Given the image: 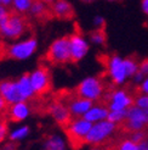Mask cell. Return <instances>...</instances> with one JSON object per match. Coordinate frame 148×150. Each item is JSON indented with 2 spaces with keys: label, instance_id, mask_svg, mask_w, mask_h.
Listing matches in <instances>:
<instances>
[{
  "label": "cell",
  "instance_id": "cell-1",
  "mask_svg": "<svg viewBox=\"0 0 148 150\" xmlns=\"http://www.w3.org/2000/svg\"><path fill=\"white\" fill-rule=\"evenodd\" d=\"M31 28L32 23L28 15L11 9L0 23V35L9 39H18L26 32L31 31Z\"/></svg>",
  "mask_w": 148,
  "mask_h": 150
},
{
  "label": "cell",
  "instance_id": "cell-2",
  "mask_svg": "<svg viewBox=\"0 0 148 150\" xmlns=\"http://www.w3.org/2000/svg\"><path fill=\"white\" fill-rule=\"evenodd\" d=\"M44 61L51 66H66L72 64L71 60V49H69V34L57 38L51 43L47 51L43 56Z\"/></svg>",
  "mask_w": 148,
  "mask_h": 150
},
{
  "label": "cell",
  "instance_id": "cell-3",
  "mask_svg": "<svg viewBox=\"0 0 148 150\" xmlns=\"http://www.w3.org/2000/svg\"><path fill=\"white\" fill-rule=\"evenodd\" d=\"M92 127V122L84 117H74L73 121L63 128V132L68 138L69 146L73 150H79L86 144V136Z\"/></svg>",
  "mask_w": 148,
  "mask_h": 150
},
{
  "label": "cell",
  "instance_id": "cell-4",
  "mask_svg": "<svg viewBox=\"0 0 148 150\" xmlns=\"http://www.w3.org/2000/svg\"><path fill=\"white\" fill-rule=\"evenodd\" d=\"M108 88V86L105 83V81L100 77H89L85 78L83 82L73 89V92L75 93V95L80 96V98L84 99H89L95 101H98L103 93L106 92V89Z\"/></svg>",
  "mask_w": 148,
  "mask_h": 150
},
{
  "label": "cell",
  "instance_id": "cell-5",
  "mask_svg": "<svg viewBox=\"0 0 148 150\" xmlns=\"http://www.w3.org/2000/svg\"><path fill=\"white\" fill-rule=\"evenodd\" d=\"M31 83L34 91V95L44 98L52 91V76L46 64L41 62L31 73Z\"/></svg>",
  "mask_w": 148,
  "mask_h": 150
},
{
  "label": "cell",
  "instance_id": "cell-6",
  "mask_svg": "<svg viewBox=\"0 0 148 150\" xmlns=\"http://www.w3.org/2000/svg\"><path fill=\"white\" fill-rule=\"evenodd\" d=\"M98 59L103 67L106 69V72L109 76L112 84L113 86L121 84L125 81V78L128 77L124 66V60L115 54H105L101 55Z\"/></svg>",
  "mask_w": 148,
  "mask_h": 150
},
{
  "label": "cell",
  "instance_id": "cell-7",
  "mask_svg": "<svg viewBox=\"0 0 148 150\" xmlns=\"http://www.w3.org/2000/svg\"><path fill=\"white\" fill-rule=\"evenodd\" d=\"M117 129V125L110 121H100L92 125L90 132L86 136V144L92 145H106L108 142L107 138Z\"/></svg>",
  "mask_w": 148,
  "mask_h": 150
},
{
  "label": "cell",
  "instance_id": "cell-8",
  "mask_svg": "<svg viewBox=\"0 0 148 150\" xmlns=\"http://www.w3.org/2000/svg\"><path fill=\"white\" fill-rule=\"evenodd\" d=\"M38 47V42L34 37L28 38L24 42L12 44V45L5 47V60L12 59V60H24L34 54Z\"/></svg>",
  "mask_w": 148,
  "mask_h": 150
},
{
  "label": "cell",
  "instance_id": "cell-9",
  "mask_svg": "<svg viewBox=\"0 0 148 150\" xmlns=\"http://www.w3.org/2000/svg\"><path fill=\"white\" fill-rule=\"evenodd\" d=\"M69 49H71V60L72 64H77L83 59L89 51V45L81 33L78 25L72 34H69Z\"/></svg>",
  "mask_w": 148,
  "mask_h": 150
},
{
  "label": "cell",
  "instance_id": "cell-10",
  "mask_svg": "<svg viewBox=\"0 0 148 150\" xmlns=\"http://www.w3.org/2000/svg\"><path fill=\"white\" fill-rule=\"evenodd\" d=\"M47 114L52 116V118L57 122V125L61 128H66L72 121H73V116L71 114L69 109L66 106V104L60 101L58 99L54 98L49 101L47 105Z\"/></svg>",
  "mask_w": 148,
  "mask_h": 150
},
{
  "label": "cell",
  "instance_id": "cell-11",
  "mask_svg": "<svg viewBox=\"0 0 148 150\" xmlns=\"http://www.w3.org/2000/svg\"><path fill=\"white\" fill-rule=\"evenodd\" d=\"M49 6L54 18L61 21H72L75 17V10L67 0H54V3H51Z\"/></svg>",
  "mask_w": 148,
  "mask_h": 150
},
{
  "label": "cell",
  "instance_id": "cell-12",
  "mask_svg": "<svg viewBox=\"0 0 148 150\" xmlns=\"http://www.w3.org/2000/svg\"><path fill=\"white\" fill-rule=\"evenodd\" d=\"M0 94L4 98L7 105H12L20 101H24L22 95L18 91L17 82H13L10 79L0 81Z\"/></svg>",
  "mask_w": 148,
  "mask_h": 150
},
{
  "label": "cell",
  "instance_id": "cell-13",
  "mask_svg": "<svg viewBox=\"0 0 148 150\" xmlns=\"http://www.w3.org/2000/svg\"><path fill=\"white\" fill-rule=\"evenodd\" d=\"M29 15H31L32 17H34L36 21L41 22V23L47 22L50 20H54V16L50 10V6L44 1H41V0H34L31 6V10H29Z\"/></svg>",
  "mask_w": 148,
  "mask_h": 150
},
{
  "label": "cell",
  "instance_id": "cell-14",
  "mask_svg": "<svg viewBox=\"0 0 148 150\" xmlns=\"http://www.w3.org/2000/svg\"><path fill=\"white\" fill-rule=\"evenodd\" d=\"M29 106L27 101H20L16 104H12L7 109V121L11 122H21L28 116Z\"/></svg>",
  "mask_w": 148,
  "mask_h": 150
},
{
  "label": "cell",
  "instance_id": "cell-15",
  "mask_svg": "<svg viewBox=\"0 0 148 150\" xmlns=\"http://www.w3.org/2000/svg\"><path fill=\"white\" fill-rule=\"evenodd\" d=\"M17 86H18V91L22 95L24 101L32 100L34 98V91L31 83V73H23L17 81Z\"/></svg>",
  "mask_w": 148,
  "mask_h": 150
},
{
  "label": "cell",
  "instance_id": "cell-16",
  "mask_svg": "<svg viewBox=\"0 0 148 150\" xmlns=\"http://www.w3.org/2000/svg\"><path fill=\"white\" fill-rule=\"evenodd\" d=\"M108 114H109V109L105 106L103 104L98 103L97 105H94L83 117L90 122H100V121H103L105 118H107Z\"/></svg>",
  "mask_w": 148,
  "mask_h": 150
},
{
  "label": "cell",
  "instance_id": "cell-17",
  "mask_svg": "<svg viewBox=\"0 0 148 150\" xmlns=\"http://www.w3.org/2000/svg\"><path fill=\"white\" fill-rule=\"evenodd\" d=\"M44 150H64V144L60 137L47 136V137H45Z\"/></svg>",
  "mask_w": 148,
  "mask_h": 150
},
{
  "label": "cell",
  "instance_id": "cell-18",
  "mask_svg": "<svg viewBox=\"0 0 148 150\" xmlns=\"http://www.w3.org/2000/svg\"><path fill=\"white\" fill-rule=\"evenodd\" d=\"M90 39L98 45H106L107 43V33L106 28H95L90 32Z\"/></svg>",
  "mask_w": 148,
  "mask_h": 150
},
{
  "label": "cell",
  "instance_id": "cell-19",
  "mask_svg": "<svg viewBox=\"0 0 148 150\" xmlns=\"http://www.w3.org/2000/svg\"><path fill=\"white\" fill-rule=\"evenodd\" d=\"M34 0H12V9L21 13H29Z\"/></svg>",
  "mask_w": 148,
  "mask_h": 150
},
{
  "label": "cell",
  "instance_id": "cell-20",
  "mask_svg": "<svg viewBox=\"0 0 148 150\" xmlns=\"http://www.w3.org/2000/svg\"><path fill=\"white\" fill-rule=\"evenodd\" d=\"M124 66H125V71H126L128 77H131V76H135V73L138 71L140 64L136 61V59L130 56L124 59Z\"/></svg>",
  "mask_w": 148,
  "mask_h": 150
},
{
  "label": "cell",
  "instance_id": "cell-21",
  "mask_svg": "<svg viewBox=\"0 0 148 150\" xmlns=\"http://www.w3.org/2000/svg\"><path fill=\"white\" fill-rule=\"evenodd\" d=\"M126 112H128V110H113V111H109L107 120L117 125V123L121 122L126 117Z\"/></svg>",
  "mask_w": 148,
  "mask_h": 150
},
{
  "label": "cell",
  "instance_id": "cell-22",
  "mask_svg": "<svg viewBox=\"0 0 148 150\" xmlns=\"http://www.w3.org/2000/svg\"><path fill=\"white\" fill-rule=\"evenodd\" d=\"M135 105L143 110H148V95L147 94H140L135 99Z\"/></svg>",
  "mask_w": 148,
  "mask_h": 150
},
{
  "label": "cell",
  "instance_id": "cell-23",
  "mask_svg": "<svg viewBox=\"0 0 148 150\" xmlns=\"http://www.w3.org/2000/svg\"><path fill=\"white\" fill-rule=\"evenodd\" d=\"M28 132H29V128L26 126V127H22V128H20V129H17V131H15L11 136H10V139L11 140H13V142H16V140H18V139H21V138H23V137H26L27 134H28Z\"/></svg>",
  "mask_w": 148,
  "mask_h": 150
},
{
  "label": "cell",
  "instance_id": "cell-24",
  "mask_svg": "<svg viewBox=\"0 0 148 150\" xmlns=\"http://www.w3.org/2000/svg\"><path fill=\"white\" fill-rule=\"evenodd\" d=\"M9 133V126H7V121H0V143L5 139L6 134Z\"/></svg>",
  "mask_w": 148,
  "mask_h": 150
},
{
  "label": "cell",
  "instance_id": "cell-25",
  "mask_svg": "<svg viewBox=\"0 0 148 150\" xmlns=\"http://www.w3.org/2000/svg\"><path fill=\"white\" fill-rule=\"evenodd\" d=\"M138 71H141L146 77H148V59H145L140 62V66H138Z\"/></svg>",
  "mask_w": 148,
  "mask_h": 150
},
{
  "label": "cell",
  "instance_id": "cell-26",
  "mask_svg": "<svg viewBox=\"0 0 148 150\" xmlns=\"http://www.w3.org/2000/svg\"><path fill=\"white\" fill-rule=\"evenodd\" d=\"M137 89H138V93L140 94H147L148 95V77L142 82L141 87L137 88Z\"/></svg>",
  "mask_w": 148,
  "mask_h": 150
},
{
  "label": "cell",
  "instance_id": "cell-27",
  "mask_svg": "<svg viewBox=\"0 0 148 150\" xmlns=\"http://www.w3.org/2000/svg\"><path fill=\"white\" fill-rule=\"evenodd\" d=\"M7 13H9V9H7L6 6H4L3 4H0V23H1L3 20L7 16Z\"/></svg>",
  "mask_w": 148,
  "mask_h": 150
},
{
  "label": "cell",
  "instance_id": "cell-28",
  "mask_svg": "<svg viewBox=\"0 0 148 150\" xmlns=\"http://www.w3.org/2000/svg\"><path fill=\"white\" fill-rule=\"evenodd\" d=\"M95 28H106V22L102 17L95 18Z\"/></svg>",
  "mask_w": 148,
  "mask_h": 150
},
{
  "label": "cell",
  "instance_id": "cell-29",
  "mask_svg": "<svg viewBox=\"0 0 148 150\" xmlns=\"http://www.w3.org/2000/svg\"><path fill=\"white\" fill-rule=\"evenodd\" d=\"M141 5H142V10H143V12L148 16V0H142Z\"/></svg>",
  "mask_w": 148,
  "mask_h": 150
},
{
  "label": "cell",
  "instance_id": "cell-30",
  "mask_svg": "<svg viewBox=\"0 0 148 150\" xmlns=\"http://www.w3.org/2000/svg\"><path fill=\"white\" fill-rule=\"evenodd\" d=\"M0 4H3L4 6H9V5H12V0H0Z\"/></svg>",
  "mask_w": 148,
  "mask_h": 150
},
{
  "label": "cell",
  "instance_id": "cell-31",
  "mask_svg": "<svg viewBox=\"0 0 148 150\" xmlns=\"http://www.w3.org/2000/svg\"><path fill=\"white\" fill-rule=\"evenodd\" d=\"M41 1H44L45 4H47V5H50L51 3H54V0H41Z\"/></svg>",
  "mask_w": 148,
  "mask_h": 150
},
{
  "label": "cell",
  "instance_id": "cell-32",
  "mask_svg": "<svg viewBox=\"0 0 148 150\" xmlns=\"http://www.w3.org/2000/svg\"><path fill=\"white\" fill-rule=\"evenodd\" d=\"M83 3H92V1H95V0H81Z\"/></svg>",
  "mask_w": 148,
  "mask_h": 150
},
{
  "label": "cell",
  "instance_id": "cell-33",
  "mask_svg": "<svg viewBox=\"0 0 148 150\" xmlns=\"http://www.w3.org/2000/svg\"><path fill=\"white\" fill-rule=\"evenodd\" d=\"M92 150H105V149H102V148H95V149H92Z\"/></svg>",
  "mask_w": 148,
  "mask_h": 150
},
{
  "label": "cell",
  "instance_id": "cell-34",
  "mask_svg": "<svg viewBox=\"0 0 148 150\" xmlns=\"http://www.w3.org/2000/svg\"><path fill=\"white\" fill-rule=\"evenodd\" d=\"M146 149H147V150H148V145H147V148H146Z\"/></svg>",
  "mask_w": 148,
  "mask_h": 150
},
{
  "label": "cell",
  "instance_id": "cell-35",
  "mask_svg": "<svg viewBox=\"0 0 148 150\" xmlns=\"http://www.w3.org/2000/svg\"><path fill=\"white\" fill-rule=\"evenodd\" d=\"M110 1H114V0H110Z\"/></svg>",
  "mask_w": 148,
  "mask_h": 150
},
{
  "label": "cell",
  "instance_id": "cell-36",
  "mask_svg": "<svg viewBox=\"0 0 148 150\" xmlns=\"http://www.w3.org/2000/svg\"><path fill=\"white\" fill-rule=\"evenodd\" d=\"M0 61H1V57H0Z\"/></svg>",
  "mask_w": 148,
  "mask_h": 150
}]
</instances>
